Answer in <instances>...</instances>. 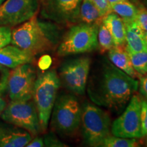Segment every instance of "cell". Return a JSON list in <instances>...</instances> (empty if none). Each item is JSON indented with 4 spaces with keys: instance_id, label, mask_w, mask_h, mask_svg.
<instances>
[{
    "instance_id": "277c9868",
    "label": "cell",
    "mask_w": 147,
    "mask_h": 147,
    "mask_svg": "<svg viewBox=\"0 0 147 147\" xmlns=\"http://www.w3.org/2000/svg\"><path fill=\"white\" fill-rule=\"evenodd\" d=\"M61 85L58 74L48 70L36 78L32 100L36 105L42 132L47 131L51 113Z\"/></svg>"
},
{
    "instance_id": "484cf974",
    "label": "cell",
    "mask_w": 147,
    "mask_h": 147,
    "mask_svg": "<svg viewBox=\"0 0 147 147\" xmlns=\"http://www.w3.org/2000/svg\"><path fill=\"white\" fill-rule=\"evenodd\" d=\"M141 131L142 136H147V100L141 99Z\"/></svg>"
},
{
    "instance_id": "4fadbf2b",
    "label": "cell",
    "mask_w": 147,
    "mask_h": 147,
    "mask_svg": "<svg viewBox=\"0 0 147 147\" xmlns=\"http://www.w3.org/2000/svg\"><path fill=\"white\" fill-rule=\"evenodd\" d=\"M33 136L24 129L0 121V147H23Z\"/></svg>"
},
{
    "instance_id": "ba28073f",
    "label": "cell",
    "mask_w": 147,
    "mask_h": 147,
    "mask_svg": "<svg viewBox=\"0 0 147 147\" xmlns=\"http://www.w3.org/2000/svg\"><path fill=\"white\" fill-rule=\"evenodd\" d=\"M91 60L88 57L69 59L59 69L61 84L73 94L83 95L87 89Z\"/></svg>"
},
{
    "instance_id": "7c38bea8",
    "label": "cell",
    "mask_w": 147,
    "mask_h": 147,
    "mask_svg": "<svg viewBox=\"0 0 147 147\" xmlns=\"http://www.w3.org/2000/svg\"><path fill=\"white\" fill-rule=\"evenodd\" d=\"M82 1V0H45L46 14L59 23H76Z\"/></svg>"
},
{
    "instance_id": "83f0119b",
    "label": "cell",
    "mask_w": 147,
    "mask_h": 147,
    "mask_svg": "<svg viewBox=\"0 0 147 147\" xmlns=\"http://www.w3.org/2000/svg\"><path fill=\"white\" fill-rule=\"evenodd\" d=\"M45 146L61 147L66 146V145L57 139L54 134H48L44 138Z\"/></svg>"
},
{
    "instance_id": "cb8c5ba5",
    "label": "cell",
    "mask_w": 147,
    "mask_h": 147,
    "mask_svg": "<svg viewBox=\"0 0 147 147\" xmlns=\"http://www.w3.org/2000/svg\"><path fill=\"white\" fill-rule=\"evenodd\" d=\"M136 22L143 30L147 32V10L144 6L137 8V15Z\"/></svg>"
},
{
    "instance_id": "5bb4252c",
    "label": "cell",
    "mask_w": 147,
    "mask_h": 147,
    "mask_svg": "<svg viewBox=\"0 0 147 147\" xmlns=\"http://www.w3.org/2000/svg\"><path fill=\"white\" fill-rule=\"evenodd\" d=\"M34 56L12 45L0 49V64L13 69L25 63H32Z\"/></svg>"
},
{
    "instance_id": "8fae6325",
    "label": "cell",
    "mask_w": 147,
    "mask_h": 147,
    "mask_svg": "<svg viewBox=\"0 0 147 147\" xmlns=\"http://www.w3.org/2000/svg\"><path fill=\"white\" fill-rule=\"evenodd\" d=\"M40 0H5L0 4V26L16 27L36 15Z\"/></svg>"
},
{
    "instance_id": "8d00e7d4",
    "label": "cell",
    "mask_w": 147,
    "mask_h": 147,
    "mask_svg": "<svg viewBox=\"0 0 147 147\" xmlns=\"http://www.w3.org/2000/svg\"><path fill=\"white\" fill-rule=\"evenodd\" d=\"M146 146H147V138H146Z\"/></svg>"
},
{
    "instance_id": "ffe728a7",
    "label": "cell",
    "mask_w": 147,
    "mask_h": 147,
    "mask_svg": "<svg viewBox=\"0 0 147 147\" xmlns=\"http://www.w3.org/2000/svg\"><path fill=\"white\" fill-rule=\"evenodd\" d=\"M98 48L102 53L108 51L115 47V42L110 31L102 22L99 25L97 34Z\"/></svg>"
},
{
    "instance_id": "d6a6232c",
    "label": "cell",
    "mask_w": 147,
    "mask_h": 147,
    "mask_svg": "<svg viewBox=\"0 0 147 147\" xmlns=\"http://www.w3.org/2000/svg\"><path fill=\"white\" fill-rule=\"evenodd\" d=\"M127 1V0H108L109 3H110V5L115 4V3H120V2H123V1Z\"/></svg>"
},
{
    "instance_id": "1f68e13d",
    "label": "cell",
    "mask_w": 147,
    "mask_h": 147,
    "mask_svg": "<svg viewBox=\"0 0 147 147\" xmlns=\"http://www.w3.org/2000/svg\"><path fill=\"white\" fill-rule=\"evenodd\" d=\"M6 102H5L4 99L2 97L0 96V115L3 112V110H4V108L6 106Z\"/></svg>"
},
{
    "instance_id": "4316f807",
    "label": "cell",
    "mask_w": 147,
    "mask_h": 147,
    "mask_svg": "<svg viewBox=\"0 0 147 147\" xmlns=\"http://www.w3.org/2000/svg\"><path fill=\"white\" fill-rule=\"evenodd\" d=\"M99 10L101 16L104 17L110 12H112L111 5L108 1V0H92Z\"/></svg>"
},
{
    "instance_id": "9a60e30c",
    "label": "cell",
    "mask_w": 147,
    "mask_h": 147,
    "mask_svg": "<svg viewBox=\"0 0 147 147\" xmlns=\"http://www.w3.org/2000/svg\"><path fill=\"white\" fill-rule=\"evenodd\" d=\"M125 26V47L129 52L147 51L144 38V30L136 21L124 22Z\"/></svg>"
},
{
    "instance_id": "3957f363",
    "label": "cell",
    "mask_w": 147,
    "mask_h": 147,
    "mask_svg": "<svg viewBox=\"0 0 147 147\" xmlns=\"http://www.w3.org/2000/svg\"><path fill=\"white\" fill-rule=\"evenodd\" d=\"M82 107L74 94L63 93L57 96L51 116V127L62 136H72L81 123Z\"/></svg>"
},
{
    "instance_id": "d4e9b609",
    "label": "cell",
    "mask_w": 147,
    "mask_h": 147,
    "mask_svg": "<svg viewBox=\"0 0 147 147\" xmlns=\"http://www.w3.org/2000/svg\"><path fill=\"white\" fill-rule=\"evenodd\" d=\"M11 27L0 26V49L10 45L11 42Z\"/></svg>"
},
{
    "instance_id": "836d02e7",
    "label": "cell",
    "mask_w": 147,
    "mask_h": 147,
    "mask_svg": "<svg viewBox=\"0 0 147 147\" xmlns=\"http://www.w3.org/2000/svg\"><path fill=\"white\" fill-rule=\"evenodd\" d=\"M144 38H145V42H146V46H147V32L144 31Z\"/></svg>"
},
{
    "instance_id": "e0dca14e",
    "label": "cell",
    "mask_w": 147,
    "mask_h": 147,
    "mask_svg": "<svg viewBox=\"0 0 147 147\" xmlns=\"http://www.w3.org/2000/svg\"><path fill=\"white\" fill-rule=\"evenodd\" d=\"M102 22L110 31L115 46L125 45V26L120 16L112 12L103 17Z\"/></svg>"
},
{
    "instance_id": "d6986e66",
    "label": "cell",
    "mask_w": 147,
    "mask_h": 147,
    "mask_svg": "<svg viewBox=\"0 0 147 147\" xmlns=\"http://www.w3.org/2000/svg\"><path fill=\"white\" fill-rule=\"evenodd\" d=\"M112 11L122 18L123 22L135 21L137 15V8L127 1L111 5Z\"/></svg>"
},
{
    "instance_id": "8992f818",
    "label": "cell",
    "mask_w": 147,
    "mask_h": 147,
    "mask_svg": "<svg viewBox=\"0 0 147 147\" xmlns=\"http://www.w3.org/2000/svg\"><path fill=\"white\" fill-rule=\"evenodd\" d=\"M100 24L81 23L71 27L61 40L57 55L69 56L96 50L98 48L97 34Z\"/></svg>"
},
{
    "instance_id": "5b68a950",
    "label": "cell",
    "mask_w": 147,
    "mask_h": 147,
    "mask_svg": "<svg viewBox=\"0 0 147 147\" xmlns=\"http://www.w3.org/2000/svg\"><path fill=\"white\" fill-rule=\"evenodd\" d=\"M80 125L83 140L89 146H101L104 139L111 134L110 115L90 102L82 106Z\"/></svg>"
},
{
    "instance_id": "7402d4cb",
    "label": "cell",
    "mask_w": 147,
    "mask_h": 147,
    "mask_svg": "<svg viewBox=\"0 0 147 147\" xmlns=\"http://www.w3.org/2000/svg\"><path fill=\"white\" fill-rule=\"evenodd\" d=\"M101 146L104 147H136L139 146L136 138H127L110 135L104 139Z\"/></svg>"
},
{
    "instance_id": "603a6c76",
    "label": "cell",
    "mask_w": 147,
    "mask_h": 147,
    "mask_svg": "<svg viewBox=\"0 0 147 147\" xmlns=\"http://www.w3.org/2000/svg\"><path fill=\"white\" fill-rule=\"evenodd\" d=\"M10 70L8 67H5L0 64V96L2 97L3 95L7 91V84L8 79Z\"/></svg>"
},
{
    "instance_id": "d590c367",
    "label": "cell",
    "mask_w": 147,
    "mask_h": 147,
    "mask_svg": "<svg viewBox=\"0 0 147 147\" xmlns=\"http://www.w3.org/2000/svg\"><path fill=\"white\" fill-rule=\"evenodd\" d=\"M41 1H42V2H44V1H45V0H41Z\"/></svg>"
},
{
    "instance_id": "2e32d148",
    "label": "cell",
    "mask_w": 147,
    "mask_h": 147,
    "mask_svg": "<svg viewBox=\"0 0 147 147\" xmlns=\"http://www.w3.org/2000/svg\"><path fill=\"white\" fill-rule=\"evenodd\" d=\"M108 59L113 65L134 78L140 76L134 69L125 45L115 46L108 51Z\"/></svg>"
},
{
    "instance_id": "30bf717a",
    "label": "cell",
    "mask_w": 147,
    "mask_h": 147,
    "mask_svg": "<svg viewBox=\"0 0 147 147\" xmlns=\"http://www.w3.org/2000/svg\"><path fill=\"white\" fill-rule=\"evenodd\" d=\"M36 78V69L31 63L12 69L6 91L11 101L32 100Z\"/></svg>"
},
{
    "instance_id": "f546056e",
    "label": "cell",
    "mask_w": 147,
    "mask_h": 147,
    "mask_svg": "<svg viewBox=\"0 0 147 147\" xmlns=\"http://www.w3.org/2000/svg\"><path fill=\"white\" fill-rule=\"evenodd\" d=\"M27 147H42L45 146L44 142V138L40 137L38 136H34V138L31 140V141L27 144Z\"/></svg>"
},
{
    "instance_id": "9c48e42d",
    "label": "cell",
    "mask_w": 147,
    "mask_h": 147,
    "mask_svg": "<svg viewBox=\"0 0 147 147\" xmlns=\"http://www.w3.org/2000/svg\"><path fill=\"white\" fill-rule=\"evenodd\" d=\"M141 98L134 95L120 117L111 124V134L127 138H141Z\"/></svg>"
},
{
    "instance_id": "4dcf8cb0",
    "label": "cell",
    "mask_w": 147,
    "mask_h": 147,
    "mask_svg": "<svg viewBox=\"0 0 147 147\" xmlns=\"http://www.w3.org/2000/svg\"><path fill=\"white\" fill-rule=\"evenodd\" d=\"M51 59L50 57L49 56H45L43 57V58L40 60V67H41V69H46L51 65Z\"/></svg>"
},
{
    "instance_id": "6da1fadb",
    "label": "cell",
    "mask_w": 147,
    "mask_h": 147,
    "mask_svg": "<svg viewBox=\"0 0 147 147\" xmlns=\"http://www.w3.org/2000/svg\"><path fill=\"white\" fill-rule=\"evenodd\" d=\"M138 84L136 78L106 60L92 75L87 89L90 100L95 104L119 113L136 92Z\"/></svg>"
},
{
    "instance_id": "e575fe53",
    "label": "cell",
    "mask_w": 147,
    "mask_h": 147,
    "mask_svg": "<svg viewBox=\"0 0 147 147\" xmlns=\"http://www.w3.org/2000/svg\"><path fill=\"white\" fill-rule=\"evenodd\" d=\"M5 0H0V4H1V3H2Z\"/></svg>"
},
{
    "instance_id": "ac0fdd59",
    "label": "cell",
    "mask_w": 147,
    "mask_h": 147,
    "mask_svg": "<svg viewBox=\"0 0 147 147\" xmlns=\"http://www.w3.org/2000/svg\"><path fill=\"white\" fill-rule=\"evenodd\" d=\"M103 17L92 0H82L79 10L78 21L82 23H101Z\"/></svg>"
},
{
    "instance_id": "7a4b0ae2",
    "label": "cell",
    "mask_w": 147,
    "mask_h": 147,
    "mask_svg": "<svg viewBox=\"0 0 147 147\" xmlns=\"http://www.w3.org/2000/svg\"><path fill=\"white\" fill-rule=\"evenodd\" d=\"M60 41L57 28L42 23L35 15L12 29L10 44L35 57L52 50Z\"/></svg>"
},
{
    "instance_id": "52a82bcc",
    "label": "cell",
    "mask_w": 147,
    "mask_h": 147,
    "mask_svg": "<svg viewBox=\"0 0 147 147\" xmlns=\"http://www.w3.org/2000/svg\"><path fill=\"white\" fill-rule=\"evenodd\" d=\"M5 122L24 129L33 137L42 132L34 101H11L0 115Z\"/></svg>"
},
{
    "instance_id": "44dd1931",
    "label": "cell",
    "mask_w": 147,
    "mask_h": 147,
    "mask_svg": "<svg viewBox=\"0 0 147 147\" xmlns=\"http://www.w3.org/2000/svg\"><path fill=\"white\" fill-rule=\"evenodd\" d=\"M131 65L140 76L147 74V51L140 52L127 51Z\"/></svg>"
},
{
    "instance_id": "f1b7e54d",
    "label": "cell",
    "mask_w": 147,
    "mask_h": 147,
    "mask_svg": "<svg viewBox=\"0 0 147 147\" xmlns=\"http://www.w3.org/2000/svg\"><path fill=\"white\" fill-rule=\"evenodd\" d=\"M139 91L140 94L147 100V74L139 77Z\"/></svg>"
}]
</instances>
